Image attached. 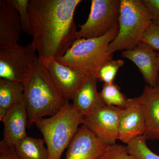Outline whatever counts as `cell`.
Returning a JSON list of instances; mask_svg holds the SVG:
<instances>
[{
  "instance_id": "6da1fadb",
  "label": "cell",
  "mask_w": 159,
  "mask_h": 159,
  "mask_svg": "<svg viewBox=\"0 0 159 159\" xmlns=\"http://www.w3.org/2000/svg\"><path fill=\"white\" fill-rule=\"evenodd\" d=\"M81 0H31L32 43L39 57L57 59L77 39L74 15Z\"/></svg>"
},
{
  "instance_id": "7a4b0ae2",
  "label": "cell",
  "mask_w": 159,
  "mask_h": 159,
  "mask_svg": "<svg viewBox=\"0 0 159 159\" xmlns=\"http://www.w3.org/2000/svg\"><path fill=\"white\" fill-rule=\"evenodd\" d=\"M22 83L29 124L54 116L69 102L61 96L38 57Z\"/></svg>"
},
{
  "instance_id": "3957f363",
  "label": "cell",
  "mask_w": 159,
  "mask_h": 159,
  "mask_svg": "<svg viewBox=\"0 0 159 159\" xmlns=\"http://www.w3.org/2000/svg\"><path fill=\"white\" fill-rule=\"evenodd\" d=\"M118 32L119 25L101 37L77 39L65 54L56 60L71 68L97 77L100 68L113 59V54L109 53V48Z\"/></svg>"
},
{
  "instance_id": "277c9868",
  "label": "cell",
  "mask_w": 159,
  "mask_h": 159,
  "mask_svg": "<svg viewBox=\"0 0 159 159\" xmlns=\"http://www.w3.org/2000/svg\"><path fill=\"white\" fill-rule=\"evenodd\" d=\"M83 117L69 102L54 116L34 122L41 132L48 153L49 159H60L82 125Z\"/></svg>"
},
{
  "instance_id": "5b68a950",
  "label": "cell",
  "mask_w": 159,
  "mask_h": 159,
  "mask_svg": "<svg viewBox=\"0 0 159 159\" xmlns=\"http://www.w3.org/2000/svg\"><path fill=\"white\" fill-rule=\"evenodd\" d=\"M152 20L142 0H121L119 32L110 44L109 53L134 48Z\"/></svg>"
},
{
  "instance_id": "8992f818",
  "label": "cell",
  "mask_w": 159,
  "mask_h": 159,
  "mask_svg": "<svg viewBox=\"0 0 159 159\" xmlns=\"http://www.w3.org/2000/svg\"><path fill=\"white\" fill-rule=\"evenodd\" d=\"M121 0H92L86 22L80 25L77 39L101 37L119 25Z\"/></svg>"
},
{
  "instance_id": "52a82bcc",
  "label": "cell",
  "mask_w": 159,
  "mask_h": 159,
  "mask_svg": "<svg viewBox=\"0 0 159 159\" xmlns=\"http://www.w3.org/2000/svg\"><path fill=\"white\" fill-rule=\"evenodd\" d=\"M36 51L32 43L0 48L1 79L22 82L37 58Z\"/></svg>"
},
{
  "instance_id": "ba28073f",
  "label": "cell",
  "mask_w": 159,
  "mask_h": 159,
  "mask_svg": "<svg viewBox=\"0 0 159 159\" xmlns=\"http://www.w3.org/2000/svg\"><path fill=\"white\" fill-rule=\"evenodd\" d=\"M122 108L103 104L83 117L82 125L88 127L107 145L118 140Z\"/></svg>"
},
{
  "instance_id": "9c48e42d",
  "label": "cell",
  "mask_w": 159,
  "mask_h": 159,
  "mask_svg": "<svg viewBox=\"0 0 159 159\" xmlns=\"http://www.w3.org/2000/svg\"><path fill=\"white\" fill-rule=\"evenodd\" d=\"M38 57L48 71L60 93L66 101L72 100L78 89L90 76L81 71L63 65L54 58Z\"/></svg>"
},
{
  "instance_id": "30bf717a",
  "label": "cell",
  "mask_w": 159,
  "mask_h": 159,
  "mask_svg": "<svg viewBox=\"0 0 159 159\" xmlns=\"http://www.w3.org/2000/svg\"><path fill=\"white\" fill-rule=\"evenodd\" d=\"M145 130V109L140 97L130 98L122 108L118 140L127 144L137 137L144 136Z\"/></svg>"
},
{
  "instance_id": "8fae6325",
  "label": "cell",
  "mask_w": 159,
  "mask_h": 159,
  "mask_svg": "<svg viewBox=\"0 0 159 159\" xmlns=\"http://www.w3.org/2000/svg\"><path fill=\"white\" fill-rule=\"evenodd\" d=\"M107 145L87 126L81 125L68 147L66 159H98Z\"/></svg>"
},
{
  "instance_id": "7c38bea8",
  "label": "cell",
  "mask_w": 159,
  "mask_h": 159,
  "mask_svg": "<svg viewBox=\"0 0 159 159\" xmlns=\"http://www.w3.org/2000/svg\"><path fill=\"white\" fill-rule=\"evenodd\" d=\"M158 53L142 43L134 48L122 52V57L127 58L135 64L148 85H157L159 66Z\"/></svg>"
},
{
  "instance_id": "4fadbf2b",
  "label": "cell",
  "mask_w": 159,
  "mask_h": 159,
  "mask_svg": "<svg viewBox=\"0 0 159 159\" xmlns=\"http://www.w3.org/2000/svg\"><path fill=\"white\" fill-rule=\"evenodd\" d=\"M1 121L4 125L2 140L9 146L14 147L28 136L29 117L25 99L11 107Z\"/></svg>"
},
{
  "instance_id": "5bb4252c",
  "label": "cell",
  "mask_w": 159,
  "mask_h": 159,
  "mask_svg": "<svg viewBox=\"0 0 159 159\" xmlns=\"http://www.w3.org/2000/svg\"><path fill=\"white\" fill-rule=\"evenodd\" d=\"M21 31L17 10L8 0L0 1V48L18 45Z\"/></svg>"
},
{
  "instance_id": "9a60e30c",
  "label": "cell",
  "mask_w": 159,
  "mask_h": 159,
  "mask_svg": "<svg viewBox=\"0 0 159 159\" xmlns=\"http://www.w3.org/2000/svg\"><path fill=\"white\" fill-rule=\"evenodd\" d=\"M140 98L145 109L144 136L147 140L159 141V86H145Z\"/></svg>"
},
{
  "instance_id": "2e32d148",
  "label": "cell",
  "mask_w": 159,
  "mask_h": 159,
  "mask_svg": "<svg viewBox=\"0 0 159 159\" xmlns=\"http://www.w3.org/2000/svg\"><path fill=\"white\" fill-rule=\"evenodd\" d=\"M97 80L93 75L88 76L72 99L73 107L83 117L104 104L97 91Z\"/></svg>"
},
{
  "instance_id": "e0dca14e",
  "label": "cell",
  "mask_w": 159,
  "mask_h": 159,
  "mask_svg": "<svg viewBox=\"0 0 159 159\" xmlns=\"http://www.w3.org/2000/svg\"><path fill=\"white\" fill-rule=\"evenodd\" d=\"M22 83L0 79V121L11 107L24 99Z\"/></svg>"
},
{
  "instance_id": "ac0fdd59",
  "label": "cell",
  "mask_w": 159,
  "mask_h": 159,
  "mask_svg": "<svg viewBox=\"0 0 159 159\" xmlns=\"http://www.w3.org/2000/svg\"><path fill=\"white\" fill-rule=\"evenodd\" d=\"M43 139L27 136L14 148L20 159H49Z\"/></svg>"
},
{
  "instance_id": "d6986e66",
  "label": "cell",
  "mask_w": 159,
  "mask_h": 159,
  "mask_svg": "<svg viewBox=\"0 0 159 159\" xmlns=\"http://www.w3.org/2000/svg\"><path fill=\"white\" fill-rule=\"evenodd\" d=\"M99 95L105 105L121 108L125 107L128 99L115 82L109 84H104Z\"/></svg>"
},
{
  "instance_id": "ffe728a7",
  "label": "cell",
  "mask_w": 159,
  "mask_h": 159,
  "mask_svg": "<svg viewBox=\"0 0 159 159\" xmlns=\"http://www.w3.org/2000/svg\"><path fill=\"white\" fill-rule=\"evenodd\" d=\"M144 136L137 137L127 144L128 152L136 159H159V156L151 150Z\"/></svg>"
},
{
  "instance_id": "44dd1931",
  "label": "cell",
  "mask_w": 159,
  "mask_h": 159,
  "mask_svg": "<svg viewBox=\"0 0 159 159\" xmlns=\"http://www.w3.org/2000/svg\"><path fill=\"white\" fill-rule=\"evenodd\" d=\"M17 10L19 15L22 31L29 35H33L29 13V0H8Z\"/></svg>"
},
{
  "instance_id": "7402d4cb",
  "label": "cell",
  "mask_w": 159,
  "mask_h": 159,
  "mask_svg": "<svg viewBox=\"0 0 159 159\" xmlns=\"http://www.w3.org/2000/svg\"><path fill=\"white\" fill-rule=\"evenodd\" d=\"M124 64V61L122 59H112L107 61L98 71L97 80L107 84L115 82L117 73Z\"/></svg>"
},
{
  "instance_id": "603a6c76",
  "label": "cell",
  "mask_w": 159,
  "mask_h": 159,
  "mask_svg": "<svg viewBox=\"0 0 159 159\" xmlns=\"http://www.w3.org/2000/svg\"><path fill=\"white\" fill-rule=\"evenodd\" d=\"M140 43L159 51V24L152 22L142 34Z\"/></svg>"
},
{
  "instance_id": "cb8c5ba5",
  "label": "cell",
  "mask_w": 159,
  "mask_h": 159,
  "mask_svg": "<svg viewBox=\"0 0 159 159\" xmlns=\"http://www.w3.org/2000/svg\"><path fill=\"white\" fill-rule=\"evenodd\" d=\"M98 159H136L129 154L127 148L120 145H107Z\"/></svg>"
},
{
  "instance_id": "d4e9b609",
  "label": "cell",
  "mask_w": 159,
  "mask_h": 159,
  "mask_svg": "<svg viewBox=\"0 0 159 159\" xmlns=\"http://www.w3.org/2000/svg\"><path fill=\"white\" fill-rule=\"evenodd\" d=\"M153 23L159 24V0H142Z\"/></svg>"
},
{
  "instance_id": "484cf974",
  "label": "cell",
  "mask_w": 159,
  "mask_h": 159,
  "mask_svg": "<svg viewBox=\"0 0 159 159\" xmlns=\"http://www.w3.org/2000/svg\"><path fill=\"white\" fill-rule=\"evenodd\" d=\"M0 159H20L14 147L9 146L2 140L0 142Z\"/></svg>"
},
{
  "instance_id": "4316f807",
  "label": "cell",
  "mask_w": 159,
  "mask_h": 159,
  "mask_svg": "<svg viewBox=\"0 0 159 159\" xmlns=\"http://www.w3.org/2000/svg\"><path fill=\"white\" fill-rule=\"evenodd\" d=\"M157 61H158V66H159V77H158V80L157 85L159 86V53H158V55Z\"/></svg>"
}]
</instances>
